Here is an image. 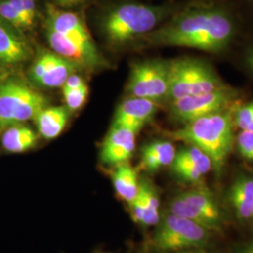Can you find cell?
<instances>
[{
  "label": "cell",
  "instance_id": "cell-1",
  "mask_svg": "<svg viewBox=\"0 0 253 253\" xmlns=\"http://www.w3.org/2000/svg\"><path fill=\"white\" fill-rule=\"evenodd\" d=\"M236 31L235 14L226 5L215 0H199L189 4L144 38L153 45L185 47L218 54L231 45Z\"/></svg>",
  "mask_w": 253,
  "mask_h": 253
},
{
  "label": "cell",
  "instance_id": "cell-2",
  "mask_svg": "<svg viewBox=\"0 0 253 253\" xmlns=\"http://www.w3.org/2000/svg\"><path fill=\"white\" fill-rule=\"evenodd\" d=\"M234 111L228 109L197 118L170 132L169 136L200 148L210 158L212 170L220 175L235 146Z\"/></svg>",
  "mask_w": 253,
  "mask_h": 253
},
{
  "label": "cell",
  "instance_id": "cell-3",
  "mask_svg": "<svg viewBox=\"0 0 253 253\" xmlns=\"http://www.w3.org/2000/svg\"><path fill=\"white\" fill-rule=\"evenodd\" d=\"M173 10V7L168 5L122 4L104 17L102 30L112 44L123 45L152 32Z\"/></svg>",
  "mask_w": 253,
  "mask_h": 253
},
{
  "label": "cell",
  "instance_id": "cell-4",
  "mask_svg": "<svg viewBox=\"0 0 253 253\" xmlns=\"http://www.w3.org/2000/svg\"><path fill=\"white\" fill-rule=\"evenodd\" d=\"M213 233L185 217L166 212L155 226L145 248L150 253H171L208 249Z\"/></svg>",
  "mask_w": 253,
  "mask_h": 253
},
{
  "label": "cell",
  "instance_id": "cell-5",
  "mask_svg": "<svg viewBox=\"0 0 253 253\" xmlns=\"http://www.w3.org/2000/svg\"><path fill=\"white\" fill-rule=\"evenodd\" d=\"M167 212L190 219L213 234L222 233L227 225L223 208L203 183L173 195L168 203Z\"/></svg>",
  "mask_w": 253,
  "mask_h": 253
},
{
  "label": "cell",
  "instance_id": "cell-6",
  "mask_svg": "<svg viewBox=\"0 0 253 253\" xmlns=\"http://www.w3.org/2000/svg\"><path fill=\"white\" fill-rule=\"evenodd\" d=\"M226 85L214 68L205 60L183 57L169 61V101L208 93Z\"/></svg>",
  "mask_w": 253,
  "mask_h": 253
},
{
  "label": "cell",
  "instance_id": "cell-7",
  "mask_svg": "<svg viewBox=\"0 0 253 253\" xmlns=\"http://www.w3.org/2000/svg\"><path fill=\"white\" fill-rule=\"evenodd\" d=\"M45 97L17 79L0 84V132L9 126L35 119L47 107Z\"/></svg>",
  "mask_w": 253,
  "mask_h": 253
},
{
  "label": "cell",
  "instance_id": "cell-8",
  "mask_svg": "<svg viewBox=\"0 0 253 253\" xmlns=\"http://www.w3.org/2000/svg\"><path fill=\"white\" fill-rule=\"evenodd\" d=\"M238 97V90L226 85L208 93L172 100L170 112L174 120L184 125L197 118L235 108Z\"/></svg>",
  "mask_w": 253,
  "mask_h": 253
},
{
  "label": "cell",
  "instance_id": "cell-9",
  "mask_svg": "<svg viewBox=\"0 0 253 253\" xmlns=\"http://www.w3.org/2000/svg\"><path fill=\"white\" fill-rule=\"evenodd\" d=\"M169 89V62L150 59L133 64L126 91L130 97L159 102L167 100Z\"/></svg>",
  "mask_w": 253,
  "mask_h": 253
},
{
  "label": "cell",
  "instance_id": "cell-10",
  "mask_svg": "<svg viewBox=\"0 0 253 253\" xmlns=\"http://www.w3.org/2000/svg\"><path fill=\"white\" fill-rule=\"evenodd\" d=\"M46 37L55 54L70 60L78 67L96 69L103 64L90 34L65 35L46 27Z\"/></svg>",
  "mask_w": 253,
  "mask_h": 253
},
{
  "label": "cell",
  "instance_id": "cell-11",
  "mask_svg": "<svg viewBox=\"0 0 253 253\" xmlns=\"http://www.w3.org/2000/svg\"><path fill=\"white\" fill-rule=\"evenodd\" d=\"M136 135L129 128L112 125L100 146V163L113 167L128 163L135 150Z\"/></svg>",
  "mask_w": 253,
  "mask_h": 253
},
{
  "label": "cell",
  "instance_id": "cell-12",
  "mask_svg": "<svg viewBox=\"0 0 253 253\" xmlns=\"http://www.w3.org/2000/svg\"><path fill=\"white\" fill-rule=\"evenodd\" d=\"M127 206L132 220L142 228L156 226L162 217L160 192L146 178L140 180L138 194Z\"/></svg>",
  "mask_w": 253,
  "mask_h": 253
},
{
  "label": "cell",
  "instance_id": "cell-13",
  "mask_svg": "<svg viewBox=\"0 0 253 253\" xmlns=\"http://www.w3.org/2000/svg\"><path fill=\"white\" fill-rule=\"evenodd\" d=\"M158 108V102L156 101L129 97L119 104L113 125L124 126L138 133L152 120Z\"/></svg>",
  "mask_w": 253,
  "mask_h": 253
},
{
  "label": "cell",
  "instance_id": "cell-14",
  "mask_svg": "<svg viewBox=\"0 0 253 253\" xmlns=\"http://www.w3.org/2000/svg\"><path fill=\"white\" fill-rule=\"evenodd\" d=\"M19 29L0 18V64L15 66L24 63L31 55L27 40Z\"/></svg>",
  "mask_w": 253,
  "mask_h": 253
},
{
  "label": "cell",
  "instance_id": "cell-15",
  "mask_svg": "<svg viewBox=\"0 0 253 253\" xmlns=\"http://www.w3.org/2000/svg\"><path fill=\"white\" fill-rule=\"evenodd\" d=\"M226 199L238 221L251 222L253 208V175L247 173L237 175L227 190Z\"/></svg>",
  "mask_w": 253,
  "mask_h": 253
},
{
  "label": "cell",
  "instance_id": "cell-16",
  "mask_svg": "<svg viewBox=\"0 0 253 253\" xmlns=\"http://www.w3.org/2000/svg\"><path fill=\"white\" fill-rule=\"evenodd\" d=\"M176 154L170 141H153L144 145L141 151L140 168L147 172H155L171 166Z\"/></svg>",
  "mask_w": 253,
  "mask_h": 253
},
{
  "label": "cell",
  "instance_id": "cell-17",
  "mask_svg": "<svg viewBox=\"0 0 253 253\" xmlns=\"http://www.w3.org/2000/svg\"><path fill=\"white\" fill-rule=\"evenodd\" d=\"M70 111L66 106L42 109L35 118L38 131L46 140H52L61 134L68 123Z\"/></svg>",
  "mask_w": 253,
  "mask_h": 253
},
{
  "label": "cell",
  "instance_id": "cell-18",
  "mask_svg": "<svg viewBox=\"0 0 253 253\" xmlns=\"http://www.w3.org/2000/svg\"><path fill=\"white\" fill-rule=\"evenodd\" d=\"M112 182L118 199L127 205L135 199L140 188V179L138 171L129 163L115 166L112 172Z\"/></svg>",
  "mask_w": 253,
  "mask_h": 253
},
{
  "label": "cell",
  "instance_id": "cell-19",
  "mask_svg": "<svg viewBox=\"0 0 253 253\" xmlns=\"http://www.w3.org/2000/svg\"><path fill=\"white\" fill-rule=\"evenodd\" d=\"M46 27L65 35H87L89 34L85 25L76 13L62 11L53 6H48Z\"/></svg>",
  "mask_w": 253,
  "mask_h": 253
},
{
  "label": "cell",
  "instance_id": "cell-20",
  "mask_svg": "<svg viewBox=\"0 0 253 253\" xmlns=\"http://www.w3.org/2000/svg\"><path fill=\"white\" fill-rule=\"evenodd\" d=\"M78 66L55 53L50 52L45 73L38 85L48 88L63 86L66 80L78 70Z\"/></svg>",
  "mask_w": 253,
  "mask_h": 253
},
{
  "label": "cell",
  "instance_id": "cell-21",
  "mask_svg": "<svg viewBox=\"0 0 253 253\" xmlns=\"http://www.w3.org/2000/svg\"><path fill=\"white\" fill-rule=\"evenodd\" d=\"M1 142L7 151L23 153L35 147L38 136L31 127L16 124L4 130Z\"/></svg>",
  "mask_w": 253,
  "mask_h": 253
},
{
  "label": "cell",
  "instance_id": "cell-22",
  "mask_svg": "<svg viewBox=\"0 0 253 253\" xmlns=\"http://www.w3.org/2000/svg\"><path fill=\"white\" fill-rule=\"evenodd\" d=\"M172 164L192 165L199 167L207 172L212 170V162L210 158L194 145H187V146L178 150Z\"/></svg>",
  "mask_w": 253,
  "mask_h": 253
},
{
  "label": "cell",
  "instance_id": "cell-23",
  "mask_svg": "<svg viewBox=\"0 0 253 253\" xmlns=\"http://www.w3.org/2000/svg\"><path fill=\"white\" fill-rule=\"evenodd\" d=\"M64 99L67 108L70 112H74L82 108L88 96V86L86 84L75 89L63 88Z\"/></svg>",
  "mask_w": 253,
  "mask_h": 253
},
{
  "label": "cell",
  "instance_id": "cell-24",
  "mask_svg": "<svg viewBox=\"0 0 253 253\" xmlns=\"http://www.w3.org/2000/svg\"><path fill=\"white\" fill-rule=\"evenodd\" d=\"M234 124L241 130L253 132V101L235 109Z\"/></svg>",
  "mask_w": 253,
  "mask_h": 253
},
{
  "label": "cell",
  "instance_id": "cell-25",
  "mask_svg": "<svg viewBox=\"0 0 253 253\" xmlns=\"http://www.w3.org/2000/svg\"><path fill=\"white\" fill-rule=\"evenodd\" d=\"M235 145L242 158L253 163V132L241 130L235 137Z\"/></svg>",
  "mask_w": 253,
  "mask_h": 253
},
{
  "label": "cell",
  "instance_id": "cell-26",
  "mask_svg": "<svg viewBox=\"0 0 253 253\" xmlns=\"http://www.w3.org/2000/svg\"><path fill=\"white\" fill-rule=\"evenodd\" d=\"M0 18L18 29L27 28L26 23L9 0L0 2Z\"/></svg>",
  "mask_w": 253,
  "mask_h": 253
},
{
  "label": "cell",
  "instance_id": "cell-27",
  "mask_svg": "<svg viewBox=\"0 0 253 253\" xmlns=\"http://www.w3.org/2000/svg\"><path fill=\"white\" fill-rule=\"evenodd\" d=\"M49 55L50 52H44L42 54H40L34 61L32 67L30 68L29 71V77L31 81L35 83L36 84H39L41 79L42 78L43 74L45 73L46 68L49 61Z\"/></svg>",
  "mask_w": 253,
  "mask_h": 253
},
{
  "label": "cell",
  "instance_id": "cell-28",
  "mask_svg": "<svg viewBox=\"0 0 253 253\" xmlns=\"http://www.w3.org/2000/svg\"><path fill=\"white\" fill-rule=\"evenodd\" d=\"M84 84H86L82 79L81 76L73 73L66 80L62 87L67 88V89H75V88L81 87Z\"/></svg>",
  "mask_w": 253,
  "mask_h": 253
},
{
  "label": "cell",
  "instance_id": "cell-29",
  "mask_svg": "<svg viewBox=\"0 0 253 253\" xmlns=\"http://www.w3.org/2000/svg\"><path fill=\"white\" fill-rule=\"evenodd\" d=\"M10 4L14 7V9L17 10L20 16L23 18L24 22L26 23L27 27H30L32 25L29 22V20L27 18V12L25 9V6H24V1L23 0H9Z\"/></svg>",
  "mask_w": 253,
  "mask_h": 253
},
{
  "label": "cell",
  "instance_id": "cell-30",
  "mask_svg": "<svg viewBox=\"0 0 253 253\" xmlns=\"http://www.w3.org/2000/svg\"><path fill=\"white\" fill-rule=\"evenodd\" d=\"M24 6L27 12V18L31 25L33 24L35 17H36V3L35 0H23Z\"/></svg>",
  "mask_w": 253,
  "mask_h": 253
},
{
  "label": "cell",
  "instance_id": "cell-31",
  "mask_svg": "<svg viewBox=\"0 0 253 253\" xmlns=\"http://www.w3.org/2000/svg\"><path fill=\"white\" fill-rule=\"evenodd\" d=\"M235 253H253V237L236 245Z\"/></svg>",
  "mask_w": 253,
  "mask_h": 253
},
{
  "label": "cell",
  "instance_id": "cell-32",
  "mask_svg": "<svg viewBox=\"0 0 253 253\" xmlns=\"http://www.w3.org/2000/svg\"><path fill=\"white\" fill-rule=\"evenodd\" d=\"M64 6H76L81 4L84 0H54Z\"/></svg>",
  "mask_w": 253,
  "mask_h": 253
},
{
  "label": "cell",
  "instance_id": "cell-33",
  "mask_svg": "<svg viewBox=\"0 0 253 253\" xmlns=\"http://www.w3.org/2000/svg\"><path fill=\"white\" fill-rule=\"evenodd\" d=\"M246 63L253 73V48L246 54Z\"/></svg>",
  "mask_w": 253,
  "mask_h": 253
},
{
  "label": "cell",
  "instance_id": "cell-34",
  "mask_svg": "<svg viewBox=\"0 0 253 253\" xmlns=\"http://www.w3.org/2000/svg\"><path fill=\"white\" fill-rule=\"evenodd\" d=\"M214 253L208 252V249H194V250H187V251H182V252H177V253Z\"/></svg>",
  "mask_w": 253,
  "mask_h": 253
},
{
  "label": "cell",
  "instance_id": "cell-35",
  "mask_svg": "<svg viewBox=\"0 0 253 253\" xmlns=\"http://www.w3.org/2000/svg\"><path fill=\"white\" fill-rule=\"evenodd\" d=\"M251 222L253 224V213H252V217H251Z\"/></svg>",
  "mask_w": 253,
  "mask_h": 253
},
{
  "label": "cell",
  "instance_id": "cell-36",
  "mask_svg": "<svg viewBox=\"0 0 253 253\" xmlns=\"http://www.w3.org/2000/svg\"><path fill=\"white\" fill-rule=\"evenodd\" d=\"M106 253V252H101V251H100V252H96V253Z\"/></svg>",
  "mask_w": 253,
  "mask_h": 253
},
{
  "label": "cell",
  "instance_id": "cell-37",
  "mask_svg": "<svg viewBox=\"0 0 253 253\" xmlns=\"http://www.w3.org/2000/svg\"><path fill=\"white\" fill-rule=\"evenodd\" d=\"M252 1H253V0H252Z\"/></svg>",
  "mask_w": 253,
  "mask_h": 253
}]
</instances>
